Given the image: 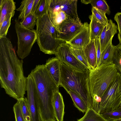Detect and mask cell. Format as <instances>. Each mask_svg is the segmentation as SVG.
Here are the masks:
<instances>
[{
    "instance_id": "obj_1",
    "label": "cell",
    "mask_w": 121,
    "mask_h": 121,
    "mask_svg": "<svg viewBox=\"0 0 121 121\" xmlns=\"http://www.w3.org/2000/svg\"><path fill=\"white\" fill-rule=\"evenodd\" d=\"M23 61L20 60L10 39L0 38V83L6 93L18 100L25 98L26 77L24 74Z\"/></svg>"
},
{
    "instance_id": "obj_2",
    "label": "cell",
    "mask_w": 121,
    "mask_h": 121,
    "mask_svg": "<svg viewBox=\"0 0 121 121\" xmlns=\"http://www.w3.org/2000/svg\"><path fill=\"white\" fill-rule=\"evenodd\" d=\"M36 89V99L41 121H56L53 99L54 92L59 90L45 64L36 65L30 74Z\"/></svg>"
},
{
    "instance_id": "obj_3",
    "label": "cell",
    "mask_w": 121,
    "mask_h": 121,
    "mask_svg": "<svg viewBox=\"0 0 121 121\" xmlns=\"http://www.w3.org/2000/svg\"><path fill=\"white\" fill-rule=\"evenodd\" d=\"M60 86L67 92L73 91L79 95L85 101L88 108H92V98L90 91L89 70L87 68L83 72L75 70L61 62Z\"/></svg>"
},
{
    "instance_id": "obj_4",
    "label": "cell",
    "mask_w": 121,
    "mask_h": 121,
    "mask_svg": "<svg viewBox=\"0 0 121 121\" xmlns=\"http://www.w3.org/2000/svg\"><path fill=\"white\" fill-rule=\"evenodd\" d=\"M89 70V86L93 99L92 108L96 110L98 108L102 98L117 77L118 72L114 63L100 65Z\"/></svg>"
},
{
    "instance_id": "obj_5",
    "label": "cell",
    "mask_w": 121,
    "mask_h": 121,
    "mask_svg": "<svg viewBox=\"0 0 121 121\" xmlns=\"http://www.w3.org/2000/svg\"><path fill=\"white\" fill-rule=\"evenodd\" d=\"M37 42L40 50L45 54H55L63 43L57 39V33L48 12L36 20Z\"/></svg>"
},
{
    "instance_id": "obj_6",
    "label": "cell",
    "mask_w": 121,
    "mask_h": 121,
    "mask_svg": "<svg viewBox=\"0 0 121 121\" xmlns=\"http://www.w3.org/2000/svg\"><path fill=\"white\" fill-rule=\"evenodd\" d=\"M121 108V74L119 72L117 77L111 84L99 106L98 113L111 112Z\"/></svg>"
},
{
    "instance_id": "obj_7",
    "label": "cell",
    "mask_w": 121,
    "mask_h": 121,
    "mask_svg": "<svg viewBox=\"0 0 121 121\" xmlns=\"http://www.w3.org/2000/svg\"><path fill=\"white\" fill-rule=\"evenodd\" d=\"M15 28L17 38V50L18 57L23 60L30 54L32 47L37 40L36 30H30L22 26L20 22L15 19Z\"/></svg>"
},
{
    "instance_id": "obj_8",
    "label": "cell",
    "mask_w": 121,
    "mask_h": 121,
    "mask_svg": "<svg viewBox=\"0 0 121 121\" xmlns=\"http://www.w3.org/2000/svg\"><path fill=\"white\" fill-rule=\"evenodd\" d=\"M83 24L80 20L69 17L56 29L57 39L62 42L71 40L82 29Z\"/></svg>"
},
{
    "instance_id": "obj_9",
    "label": "cell",
    "mask_w": 121,
    "mask_h": 121,
    "mask_svg": "<svg viewBox=\"0 0 121 121\" xmlns=\"http://www.w3.org/2000/svg\"><path fill=\"white\" fill-rule=\"evenodd\" d=\"M55 55L61 62L76 70L83 72L87 68L73 54L70 46L66 42L60 44Z\"/></svg>"
},
{
    "instance_id": "obj_10",
    "label": "cell",
    "mask_w": 121,
    "mask_h": 121,
    "mask_svg": "<svg viewBox=\"0 0 121 121\" xmlns=\"http://www.w3.org/2000/svg\"><path fill=\"white\" fill-rule=\"evenodd\" d=\"M77 0H49V15L62 11L71 18L80 19L77 12Z\"/></svg>"
},
{
    "instance_id": "obj_11",
    "label": "cell",
    "mask_w": 121,
    "mask_h": 121,
    "mask_svg": "<svg viewBox=\"0 0 121 121\" xmlns=\"http://www.w3.org/2000/svg\"><path fill=\"white\" fill-rule=\"evenodd\" d=\"M27 99L29 104L31 121H41L36 99V91L35 83L30 74L26 78Z\"/></svg>"
},
{
    "instance_id": "obj_12",
    "label": "cell",
    "mask_w": 121,
    "mask_h": 121,
    "mask_svg": "<svg viewBox=\"0 0 121 121\" xmlns=\"http://www.w3.org/2000/svg\"><path fill=\"white\" fill-rule=\"evenodd\" d=\"M81 30L71 40L66 43L73 48L83 49L90 43L91 39L89 25L87 22L83 24Z\"/></svg>"
},
{
    "instance_id": "obj_13",
    "label": "cell",
    "mask_w": 121,
    "mask_h": 121,
    "mask_svg": "<svg viewBox=\"0 0 121 121\" xmlns=\"http://www.w3.org/2000/svg\"><path fill=\"white\" fill-rule=\"evenodd\" d=\"M118 27L110 19L105 26L99 37L101 53L106 46L112 41L114 35L117 33Z\"/></svg>"
},
{
    "instance_id": "obj_14",
    "label": "cell",
    "mask_w": 121,
    "mask_h": 121,
    "mask_svg": "<svg viewBox=\"0 0 121 121\" xmlns=\"http://www.w3.org/2000/svg\"><path fill=\"white\" fill-rule=\"evenodd\" d=\"M61 62L56 57L49 58L46 61L45 66L53 80L59 86L60 79Z\"/></svg>"
},
{
    "instance_id": "obj_15",
    "label": "cell",
    "mask_w": 121,
    "mask_h": 121,
    "mask_svg": "<svg viewBox=\"0 0 121 121\" xmlns=\"http://www.w3.org/2000/svg\"><path fill=\"white\" fill-rule=\"evenodd\" d=\"M53 102L56 120L57 121H63L65 105L63 96L59 90L54 93Z\"/></svg>"
},
{
    "instance_id": "obj_16",
    "label": "cell",
    "mask_w": 121,
    "mask_h": 121,
    "mask_svg": "<svg viewBox=\"0 0 121 121\" xmlns=\"http://www.w3.org/2000/svg\"><path fill=\"white\" fill-rule=\"evenodd\" d=\"M15 3L13 0H0V25L9 15L15 13Z\"/></svg>"
},
{
    "instance_id": "obj_17",
    "label": "cell",
    "mask_w": 121,
    "mask_h": 121,
    "mask_svg": "<svg viewBox=\"0 0 121 121\" xmlns=\"http://www.w3.org/2000/svg\"><path fill=\"white\" fill-rule=\"evenodd\" d=\"M89 17L90 20L89 25L91 39L95 40L96 37H100L106 25L99 21L92 13Z\"/></svg>"
},
{
    "instance_id": "obj_18",
    "label": "cell",
    "mask_w": 121,
    "mask_h": 121,
    "mask_svg": "<svg viewBox=\"0 0 121 121\" xmlns=\"http://www.w3.org/2000/svg\"><path fill=\"white\" fill-rule=\"evenodd\" d=\"M84 50L91 68L95 69L97 66V58L95 40H91L89 43Z\"/></svg>"
},
{
    "instance_id": "obj_19",
    "label": "cell",
    "mask_w": 121,
    "mask_h": 121,
    "mask_svg": "<svg viewBox=\"0 0 121 121\" xmlns=\"http://www.w3.org/2000/svg\"><path fill=\"white\" fill-rule=\"evenodd\" d=\"M115 46L111 41L101 53L100 65H107L113 64V59Z\"/></svg>"
},
{
    "instance_id": "obj_20",
    "label": "cell",
    "mask_w": 121,
    "mask_h": 121,
    "mask_svg": "<svg viewBox=\"0 0 121 121\" xmlns=\"http://www.w3.org/2000/svg\"><path fill=\"white\" fill-rule=\"evenodd\" d=\"M34 0H22L20 7L16 9L19 11L18 20H23L31 13V10Z\"/></svg>"
},
{
    "instance_id": "obj_21",
    "label": "cell",
    "mask_w": 121,
    "mask_h": 121,
    "mask_svg": "<svg viewBox=\"0 0 121 121\" xmlns=\"http://www.w3.org/2000/svg\"><path fill=\"white\" fill-rule=\"evenodd\" d=\"M77 121H107L102 116L93 109H88L84 116Z\"/></svg>"
},
{
    "instance_id": "obj_22",
    "label": "cell",
    "mask_w": 121,
    "mask_h": 121,
    "mask_svg": "<svg viewBox=\"0 0 121 121\" xmlns=\"http://www.w3.org/2000/svg\"><path fill=\"white\" fill-rule=\"evenodd\" d=\"M67 93L70 95L75 107L82 112H86L88 108L82 99L78 94L73 91H70Z\"/></svg>"
},
{
    "instance_id": "obj_23",
    "label": "cell",
    "mask_w": 121,
    "mask_h": 121,
    "mask_svg": "<svg viewBox=\"0 0 121 121\" xmlns=\"http://www.w3.org/2000/svg\"><path fill=\"white\" fill-rule=\"evenodd\" d=\"M49 16L56 29L63 22L70 17L65 12L62 11L49 15Z\"/></svg>"
},
{
    "instance_id": "obj_24",
    "label": "cell",
    "mask_w": 121,
    "mask_h": 121,
    "mask_svg": "<svg viewBox=\"0 0 121 121\" xmlns=\"http://www.w3.org/2000/svg\"><path fill=\"white\" fill-rule=\"evenodd\" d=\"M70 47L71 52L77 59L89 70L91 69L84 49H76Z\"/></svg>"
},
{
    "instance_id": "obj_25",
    "label": "cell",
    "mask_w": 121,
    "mask_h": 121,
    "mask_svg": "<svg viewBox=\"0 0 121 121\" xmlns=\"http://www.w3.org/2000/svg\"><path fill=\"white\" fill-rule=\"evenodd\" d=\"M37 18L35 14L31 13L22 20V22H20V23L24 28L30 30H33L36 25Z\"/></svg>"
},
{
    "instance_id": "obj_26",
    "label": "cell",
    "mask_w": 121,
    "mask_h": 121,
    "mask_svg": "<svg viewBox=\"0 0 121 121\" xmlns=\"http://www.w3.org/2000/svg\"><path fill=\"white\" fill-rule=\"evenodd\" d=\"M17 100L20 104L25 121H31L30 108L27 98H21Z\"/></svg>"
},
{
    "instance_id": "obj_27",
    "label": "cell",
    "mask_w": 121,
    "mask_h": 121,
    "mask_svg": "<svg viewBox=\"0 0 121 121\" xmlns=\"http://www.w3.org/2000/svg\"><path fill=\"white\" fill-rule=\"evenodd\" d=\"M92 7L95 8L108 15L110 11L109 7L106 1L104 0H90V3Z\"/></svg>"
},
{
    "instance_id": "obj_28",
    "label": "cell",
    "mask_w": 121,
    "mask_h": 121,
    "mask_svg": "<svg viewBox=\"0 0 121 121\" xmlns=\"http://www.w3.org/2000/svg\"><path fill=\"white\" fill-rule=\"evenodd\" d=\"M49 0H40L35 14L38 18L48 12Z\"/></svg>"
},
{
    "instance_id": "obj_29",
    "label": "cell",
    "mask_w": 121,
    "mask_h": 121,
    "mask_svg": "<svg viewBox=\"0 0 121 121\" xmlns=\"http://www.w3.org/2000/svg\"><path fill=\"white\" fill-rule=\"evenodd\" d=\"M107 121H114L121 119V108L111 112L100 114Z\"/></svg>"
},
{
    "instance_id": "obj_30",
    "label": "cell",
    "mask_w": 121,
    "mask_h": 121,
    "mask_svg": "<svg viewBox=\"0 0 121 121\" xmlns=\"http://www.w3.org/2000/svg\"><path fill=\"white\" fill-rule=\"evenodd\" d=\"M15 13L9 14L5 19L0 25V38L6 37L8 29L11 24V18Z\"/></svg>"
},
{
    "instance_id": "obj_31",
    "label": "cell",
    "mask_w": 121,
    "mask_h": 121,
    "mask_svg": "<svg viewBox=\"0 0 121 121\" xmlns=\"http://www.w3.org/2000/svg\"><path fill=\"white\" fill-rule=\"evenodd\" d=\"M113 62L121 74V46L119 44L115 46Z\"/></svg>"
},
{
    "instance_id": "obj_32",
    "label": "cell",
    "mask_w": 121,
    "mask_h": 121,
    "mask_svg": "<svg viewBox=\"0 0 121 121\" xmlns=\"http://www.w3.org/2000/svg\"><path fill=\"white\" fill-rule=\"evenodd\" d=\"M91 11L92 14L100 22L105 25L108 23L109 20L106 17V14L104 13L94 7H92Z\"/></svg>"
},
{
    "instance_id": "obj_33",
    "label": "cell",
    "mask_w": 121,
    "mask_h": 121,
    "mask_svg": "<svg viewBox=\"0 0 121 121\" xmlns=\"http://www.w3.org/2000/svg\"><path fill=\"white\" fill-rule=\"evenodd\" d=\"M13 110L16 121H25L20 104L18 100L13 106Z\"/></svg>"
},
{
    "instance_id": "obj_34",
    "label": "cell",
    "mask_w": 121,
    "mask_h": 121,
    "mask_svg": "<svg viewBox=\"0 0 121 121\" xmlns=\"http://www.w3.org/2000/svg\"><path fill=\"white\" fill-rule=\"evenodd\" d=\"M95 42L97 54V67L100 65L101 54L99 37L96 38L95 39Z\"/></svg>"
},
{
    "instance_id": "obj_35",
    "label": "cell",
    "mask_w": 121,
    "mask_h": 121,
    "mask_svg": "<svg viewBox=\"0 0 121 121\" xmlns=\"http://www.w3.org/2000/svg\"><path fill=\"white\" fill-rule=\"evenodd\" d=\"M114 19L117 24L119 33H121V12L117 13L115 15Z\"/></svg>"
},
{
    "instance_id": "obj_36",
    "label": "cell",
    "mask_w": 121,
    "mask_h": 121,
    "mask_svg": "<svg viewBox=\"0 0 121 121\" xmlns=\"http://www.w3.org/2000/svg\"><path fill=\"white\" fill-rule=\"evenodd\" d=\"M40 0H34L31 13L32 14H35Z\"/></svg>"
},
{
    "instance_id": "obj_37",
    "label": "cell",
    "mask_w": 121,
    "mask_h": 121,
    "mask_svg": "<svg viewBox=\"0 0 121 121\" xmlns=\"http://www.w3.org/2000/svg\"><path fill=\"white\" fill-rule=\"evenodd\" d=\"M118 39L119 42V43L118 44L121 46V33H118Z\"/></svg>"
},
{
    "instance_id": "obj_38",
    "label": "cell",
    "mask_w": 121,
    "mask_h": 121,
    "mask_svg": "<svg viewBox=\"0 0 121 121\" xmlns=\"http://www.w3.org/2000/svg\"><path fill=\"white\" fill-rule=\"evenodd\" d=\"M90 0H81V2L85 4H87L90 3Z\"/></svg>"
},
{
    "instance_id": "obj_39",
    "label": "cell",
    "mask_w": 121,
    "mask_h": 121,
    "mask_svg": "<svg viewBox=\"0 0 121 121\" xmlns=\"http://www.w3.org/2000/svg\"><path fill=\"white\" fill-rule=\"evenodd\" d=\"M114 121H121V119H120V120H118Z\"/></svg>"
}]
</instances>
